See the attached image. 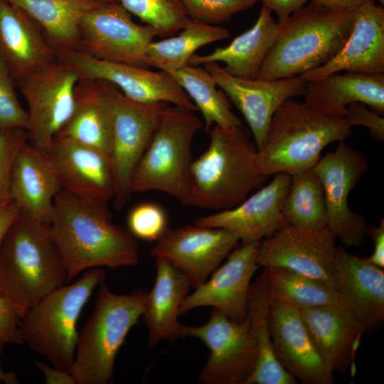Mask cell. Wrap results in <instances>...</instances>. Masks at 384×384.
Instances as JSON below:
<instances>
[{
	"label": "cell",
	"instance_id": "cell-38",
	"mask_svg": "<svg viewBox=\"0 0 384 384\" xmlns=\"http://www.w3.org/2000/svg\"><path fill=\"white\" fill-rule=\"evenodd\" d=\"M188 18L214 25L228 21L258 0H178Z\"/></svg>",
	"mask_w": 384,
	"mask_h": 384
},
{
	"label": "cell",
	"instance_id": "cell-4",
	"mask_svg": "<svg viewBox=\"0 0 384 384\" xmlns=\"http://www.w3.org/2000/svg\"><path fill=\"white\" fill-rule=\"evenodd\" d=\"M355 10L334 9L310 1L279 25L278 36L256 79L299 76L332 60L353 27Z\"/></svg>",
	"mask_w": 384,
	"mask_h": 384
},
{
	"label": "cell",
	"instance_id": "cell-41",
	"mask_svg": "<svg viewBox=\"0 0 384 384\" xmlns=\"http://www.w3.org/2000/svg\"><path fill=\"white\" fill-rule=\"evenodd\" d=\"M28 140L27 132L19 128L0 129V205L11 198V172L15 157Z\"/></svg>",
	"mask_w": 384,
	"mask_h": 384
},
{
	"label": "cell",
	"instance_id": "cell-49",
	"mask_svg": "<svg viewBox=\"0 0 384 384\" xmlns=\"http://www.w3.org/2000/svg\"><path fill=\"white\" fill-rule=\"evenodd\" d=\"M16 384L18 383V378L15 373L11 372H5L0 362V383Z\"/></svg>",
	"mask_w": 384,
	"mask_h": 384
},
{
	"label": "cell",
	"instance_id": "cell-47",
	"mask_svg": "<svg viewBox=\"0 0 384 384\" xmlns=\"http://www.w3.org/2000/svg\"><path fill=\"white\" fill-rule=\"evenodd\" d=\"M20 210L21 208L12 198L5 201L0 205V244Z\"/></svg>",
	"mask_w": 384,
	"mask_h": 384
},
{
	"label": "cell",
	"instance_id": "cell-46",
	"mask_svg": "<svg viewBox=\"0 0 384 384\" xmlns=\"http://www.w3.org/2000/svg\"><path fill=\"white\" fill-rule=\"evenodd\" d=\"M36 367L45 376L47 384H76L75 380L68 370H60L48 366L39 361H35Z\"/></svg>",
	"mask_w": 384,
	"mask_h": 384
},
{
	"label": "cell",
	"instance_id": "cell-28",
	"mask_svg": "<svg viewBox=\"0 0 384 384\" xmlns=\"http://www.w3.org/2000/svg\"><path fill=\"white\" fill-rule=\"evenodd\" d=\"M306 87L304 102L324 114L344 117L354 102L384 114V73H334L306 82Z\"/></svg>",
	"mask_w": 384,
	"mask_h": 384
},
{
	"label": "cell",
	"instance_id": "cell-27",
	"mask_svg": "<svg viewBox=\"0 0 384 384\" xmlns=\"http://www.w3.org/2000/svg\"><path fill=\"white\" fill-rule=\"evenodd\" d=\"M336 288L366 330L384 319V271L366 258L336 247Z\"/></svg>",
	"mask_w": 384,
	"mask_h": 384
},
{
	"label": "cell",
	"instance_id": "cell-11",
	"mask_svg": "<svg viewBox=\"0 0 384 384\" xmlns=\"http://www.w3.org/2000/svg\"><path fill=\"white\" fill-rule=\"evenodd\" d=\"M181 337L200 339L210 351L198 379L203 384H242L255 368L257 351L248 317L236 323L213 308L206 324H181Z\"/></svg>",
	"mask_w": 384,
	"mask_h": 384
},
{
	"label": "cell",
	"instance_id": "cell-26",
	"mask_svg": "<svg viewBox=\"0 0 384 384\" xmlns=\"http://www.w3.org/2000/svg\"><path fill=\"white\" fill-rule=\"evenodd\" d=\"M112 126L109 82L79 80L75 87L72 114L54 138L88 145L110 155Z\"/></svg>",
	"mask_w": 384,
	"mask_h": 384
},
{
	"label": "cell",
	"instance_id": "cell-13",
	"mask_svg": "<svg viewBox=\"0 0 384 384\" xmlns=\"http://www.w3.org/2000/svg\"><path fill=\"white\" fill-rule=\"evenodd\" d=\"M367 169L364 154L344 141L314 166L324 187L327 228L346 246L361 245L370 230L364 216L352 211L348 203L350 192Z\"/></svg>",
	"mask_w": 384,
	"mask_h": 384
},
{
	"label": "cell",
	"instance_id": "cell-15",
	"mask_svg": "<svg viewBox=\"0 0 384 384\" xmlns=\"http://www.w3.org/2000/svg\"><path fill=\"white\" fill-rule=\"evenodd\" d=\"M230 230L186 225L167 228L151 249V255L166 260L183 272L191 287L197 288L238 245Z\"/></svg>",
	"mask_w": 384,
	"mask_h": 384
},
{
	"label": "cell",
	"instance_id": "cell-23",
	"mask_svg": "<svg viewBox=\"0 0 384 384\" xmlns=\"http://www.w3.org/2000/svg\"><path fill=\"white\" fill-rule=\"evenodd\" d=\"M0 60L16 83L57 60L41 27L7 0H0Z\"/></svg>",
	"mask_w": 384,
	"mask_h": 384
},
{
	"label": "cell",
	"instance_id": "cell-44",
	"mask_svg": "<svg viewBox=\"0 0 384 384\" xmlns=\"http://www.w3.org/2000/svg\"><path fill=\"white\" fill-rule=\"evenodd\" d=\"M262 5L274 11L279 24L284 22L293 13L303 8L309 0H258Z\"/></svg>",
	"mask_w": 384,
	"mask_h": 384
},
{
	"label": "cell",
	"instance_id": "cell-29",
	"mask_svg": "<svg viewBox=\"0 0 384 384\" xmlns=\"http://www.w3.org/2000/svg\"><path fill=\"white\" fill-rule=\"evenodd\" d=\"M279 25L272 11L262 5L253 26L225 47L216 48L207 55L193 54L188 65H203L207 63L223 62V68L230 75L247 80L256 79L267 54L279 33Z\"/></svg>",
	"mask_w": 384,
	"mask_h": 384
},
{
	"label": "cell",
	"instance_id": "cell-3",
	"mask_svg": "<svg viewBox=\"0 0 384 384\" xmlns=\"http://www.w3.org/2000/svg\"><path fill=\"white\" fill-rule=\"evenodd\" d=\"M208 149L192 161L189 205L224 210L242 202L268 178L260 170L257 150L243 125L209 130Z\"/></svg>",
	"mask_w": 384,
	"mask_h": 384
},
{
	"label": "cell",
	"instance_id": "cell-39",
	"mask_svg": "<svg viewBox=\"0 0 384 384\" xmlns=\"http://www.w3.org/2000/svg\"><path fill=\"white\" fill-rule=\"evenodd\" d=\"M129 231L134 237L156 241L167 228L164 210L154 203H143L134 207L127 218Z\"/></svg>",
	"mask_w": 384,
	"mask_h": 384
},
{
	"label": "cell",
	"instance_id": "cell-32",
	"mask_svg": "<svg viewBox=\"0 0 384 384\" xmlns=\"http://www.w3.org/2000/svg\"><path fill=\"white\" fill-rule=\"evenodd\" d=\"M23 10L41 27L53 48L78 49L79 24L101 0H7Z\"/></svg>",
	"mask_w": 384,
	"mask_h": 384
},
{
	"label": "cell",
	"instance_id": "cell-42",
	"mask_svg": "<svg viewBox=\"0 0 384 384\" xmlns=\"http://www.w3.org/2000/svg\"><path fill=\"white\" fill-rule=\"evenodd\" d=\"M344 119L351 127L357 125L366 127L375 140H384V118L373 110H369L365 104L358 102L350 103L346 107Z\"/></svg>",
	"mask_w": 384,
	"mask_h": 384
},
{
	"label": "cell",
	"instance_id": "cell-1",
	"mask_svg": "<svg viewBox=\"0 0 384 384\" xmlns=\"http://www.w3.org/2000/svg\"><path fill=\"white\" fill-rule=\"evenodd\" d=\"M48 225L65 265L68 284L91 268L139 262L134 237L113 222L107 203L85 201L60 188Z\"/></svg>",
	"mask_w": 384,
	"mask_h": 384
},
{
	"label": "cell",
	"instance_id": "cell-37",
	"mask_svg": "<svg viewBox=\"0 0 384 384\" xmlns=\"http://www.w3.org/2000/svg\"><path fill=\"white\" fill-rule=\"evenodd\" d=\"M131 14L154 28L157 36L171 37L189 18L178 0H117Z\"/></svg>",
	"mask_w": 384,
	"mask_h": 384
},
{
	"label": "cell",
	"instance_id": "cell-5",
	"mask_svg": "<svg viewBox=\"0 0 384 384\" xmlns=\"http://www.w3.org/2000/svg\"><path fill=\"white\" fill-rule=\"evenodd\" d=\"M351 134L344 117L324 114L289 98L272 115L257 153V164L267 176L281 172L292 176L313 168L326 146Z\"/></svg>",
	"mask_w": 384,
	"mask_h": 384
},
{
	"label": "cell",
	"instance_id": "cell-31",
	"mask_svg": "<svg viewBox=\"0 0 384 384\" xmlns=\"http://www.w3.org/2000/svg\"><path fill=\"white\" fill-rule=\"evenodd\" d=\"M270 297L267 272L250 284L247 304L250 332L257 351L252 373L242 384H297V380L277 360L269 323Z\"/></svg>",
	"mask_w": 384,
	"mask_h": 384
},
{
	"label": "cell",
	"instance_id": "cell-45",
	"mask_svg": "<svg viewBox=\"0 0 384 384\" xmlns=\"http://www.w3.org/2000/svg\"><path fill=\"white\" fill-rule=\"evenodd\" d=\"M373 240L374 248L372 255L366 259L375 266L384 267V220L382 219L377 228L370 229L368 234Z\"/></svg>",
	"mask_w": 384,
	"mask_h": 384
},
{
	"label": "cell",
	"instance_id": "cell-8",
	"mask_svg": "<svg viewBox=\"0 0 384 384\" xmlns=\"http://www.w3.org/2000/svg\"><path fill=\"white\" fill-rule=\"evenodd\" d=\"M203 127L193 111L166 105L154 137L137 164L131 191H158L189 205L191 146Z\"/></svg>",
	"mask_w": 384,
	"mask_h": 384
},
{
	"label": "cell",
	"instance_id": "cell-36",
	"mask_svg": "<svg viewBox=\"0 0 384 384\" xmlns=\"http://www.w3.org/2000/svg\"><path fill=\"white\" fill-rule=\"evenodd\" d=\"M282 214L288 225L307 230L327 227V211L321 181L313 168L292 176Z\"/></svg>",
	"mask_w": 384,
	"mask_h": 384
},
{
	"label": "cell",
	"instance_id": "cell-51",
	"mask_svg": "<svg viewBox=\"0 0 384 384\" xmlns=\"http://www.w3.org/2000/svg\"><path fill=\"white\" fill-rule=\"evenodd\" d=\"M379 1L382 4H383L384 0H379Z\"/></svg>",
	"mask_w": 384,
	"mask_h": 384
},
{
	"label": "cell",
	"instance_id": "cell-2",
	"mask_svg": "<svg viewBox=\"0 0 384 384\" xmlns=\"http://www.w3.org/2000/svg\"><path fill=\"white\" fill-rule=\"evenodd\" d=\"M67 282L50 227L21 210L0 244V290L21 319Z\"/></svg>",
	"mask_w": 384,
	"mask_h": 384
},
{
	"label": "cell",
	"instance_id": "cell-48",
	"mask_svg": "<svg viewBox=\"0 0 384 384\" xmlns=\"http://www.w3.org/2000/svg\"><path fill=\"white\" fill-rule=\"evenodd\" d=\"M321 6L339 10H356L370 0H311Z\"/></svg>",
	"mask_w": 384,
	"mask_h": 384
},
{
	"label": "cell",
	"instance_id": "cell-9",
	"mask_svg": "<svg viewBox=\"0 0 384 384\" xmlns=\"http://www.w3.org/2000/svg\"><path fill=\"white\" fill-rule=\"evenodd\" d=\"M112 108L110 152L114 181L113 206L121 210L132 196L131 180L148 148L168 103H141L109 82Z\"/></svg>",
	"mask_w": 384,
	"mask_h": 384
},
{
	"label": "cell",
	"instance_id": "cell-21",
	"mask_svg": "<svg viewBox=\"0 0 384 384\" xmlns=\"http://www.w3.org/2000/svg\"><path fill=\"white\" fill-rule=\"evenodd\" d=\"M291 182L292 175L277 173L269 184L235 207L198 218L193 224L228 229L242 244L261 240L287 225L282 207Z\"/></svg>",
	"mask_w": 384,
	"mask_h": 384
},
{
	"label": "cell",
	"instance_id": "cell-7",
	"mask_svg": "<svg viewBox=\"0 0 384 384\" xmlns=\"http://www.w3.org/2000/svg\"><path fill=\"white\" fill-rule=\"evenodd\" d=\"M105 279L102 267L91 268L74 283L65 284L47 294L21 319L23 343L45 357L53 367L69 371L78 339L80 314Z\"/></svg>",
	"mask_w": 384,
	"mask_h": 384
},
{
	"label": "cell",
	"instance_id": "cell-19",
	"mask_svg": "<svg viewBox=\"0 0 384 384\" xmlns=\"http://www.w3.org/2000/svg\"><path fill=\"white\" fill-rule=\"evenodd\" d=\"M48 154L62 190L88 201L112 200L114 181L109 154L60 138L53 139Z\"/></svg>",
	"mask_w": 384,
	"mask_h": 384
},
{
	"label": "cell",
	"instance_id": "cell-35",
	"mask_svg": "<svg viewBox=\"0 0 384 384\" xmlns=\"http://www.w3.org/2000/svg\"><path fill=\"white\" fill-rule=\"evenodd\" d=\"M169 74L201 112L207 130L214 124L223 127L242 125L240 119L232 111L228 97L221 89H217L215 80L204 68L187 65Z\"/></svg>",
	"mask_w": 384,
	"mask_h": 384
},
{
	"label": "cell",
	"instance_id": "cell-6",
	"mask_svg": "<svg viewBox=\"0 0 384 384\" xmlns=\"http://www.w3.org/2000/svg\"><path fill=\"white\" fill-rule=\"evenodd\" d=\"M94 309L78 335L70 372L76 384H107L117 355L130 329L143 315L148 292L113 293L103 282Z\"/></svg>",
	"mask_w": 384,
	"mask_h": 384
},
{
	"label": "cell",
	"instance_id": "cell-10",
	"mask_svg": "<svg viewBox=\"0 0 384 384\" xmlns=\"http://www.w3.org/2000/svg\"><path fill=\"white\" fill-rule=\"evenodd\" d=\"M57 60L71 69L79 80H100L114 85L128 98L141 103L165 102L193 112L198 108L168 73L145 67L110 62L77 49L53 48Z\"/></svg>",
	"mask_w": 384,
	"mask_h": 384
},
{
	"label": "cell",
	"instance_id": "cell-16",
	"mask_svg": "<svg viewBox=\"0 0 384 384\" xmlns=\"http://www.w3.org/2000/svg\"><path fill=\"white\" fill-rule=\"evenodd\" d=\"M336 238L327 227L313 231L287 224L260 242L257 264L284 267L336 288Z\"/></svg>",
	"mask_w": 384,
	"mask_h": 384
},
{
	"label": "cell",
	"instance_id": "cell-50",
	"mask_svg": "<svg viewBox=\"0 0 384 384\" xmlns=\"http://www.w3.org/2000/svg\"><path fill=\"white\" fill-rule=\"evenodd\" d=\"M106 2H118L117 0H101Z\"/></svg>",
	"mask_w": 384,
	"mask_h": 384
},
{
	"label": "cell",
	"instance_id": "cell-30",
	"mask_svg": "<svg viewBox=\"0 0 384 384\" xmlns=\"http://www.w3.org/2000/svg\"><path fill=\"white\" fill-rule=\"evenodd\" d=\"M156 276L148 292L143 322L149 330V345L181 337L180 309L191 287L186 276L163 259L156 258Z\"/></svg>",
	"mask_w": 384,
	"mask_h": 384
},
{
	"label": "cell",
	"instance_id": "cell-12",
	"mask_svg": "<svg viewBox=\"0 0 384 384\" xmlns=\"http://www.w3.org/2000/svg\"><path fill=\"white\" fill-rule=\"evenodd\" d=\"M78 50L98 59L147 68L146 50L157 32L140 25L119 2H105L85 14Z\"/></svg>",
	"mask_w": 384,
	"mask_h": 384
},
{
	"label": "cell",
	"instance_id": "cell-14",
	"mask_svg": "<svg viewBox=\"0 0 384 384\" xmlns=\"http://www.w3.org/2000/svg\"><path fill=\"white\" fill-rule=\"evenodd\" d=\"M78 76L58 60L16 82L28 105V141L48 151L70 117Z\"/></svg>",
	"mask_w": 384,
	"mask_h": 384
},
{
	"label": "cell",
	"instance_id": "cell-25",
	"mask_svg": "<svg viewBox=\"0 0 384 384\" xmlns=\"http://www.w3.org/2000/svg\"><path fill=\"white\" fill-rule=\"evenodd\" d=\"M60 189L48 151L27 140L19 149L14 161L11 198L21 210L49 225L53 200Z\"/></svg>",
	"mask_w": 384,
	"mask_h": 384
},
{
	"label": "cell",
	"instance_id": "cell-20",
	"mask_svg": "<svg viewBox=\"0 0 384 384\" xmlns=\"http://www.w3.org/2000/svg\"><path fill=\"white\" fill-rule=\"evenodd\" d=\"M269 323L274 356L289 373L305 384L335 383L314 346L300 309L270 300Z\"/></svg>",
	"mask_w": 384,
	"mask_h": 384
},
{
	"label": "cell",
	"instance_id": "cell-43",
	"mask_svg": "<svg viewBox=\"0 0 384 384\" xmlns=\"http://www.w3.org/2000/svg\"><path fill=\"white\" fill-rule=\"evenodd\" d=\"M21 317L0 290V355L7 344L23 343L20 331Z\"/></svg>",
	"mask_w": 384,
	"mask_h": 384
},
{
	"label": "cell",
	"instance_id": "cell-17",
	"mask_svg": "<svg viewBox=\"0 0 384 384\" xmlns=\"http://www.w3.org/2000/svg\"><path fill=\"white\" fill-rule=\"evenodd\" d=\"M203 65L243 114L257 151L265 143L271 119L279 107L287 99L306 92V82L299 76L272 80H247L230 75L218 63Z\"/></svg>",
	"mask_w": 384,
	"mask_h": 384
},
{
	"label": "cell",
	"instance_id": "cell-24",
	"mask_svg": "<svg viewBox=\"0 0 384 384\" xmlns=\"http://www.w3.org/2000/svg\"><path fill=\"white\" fill-rule=\"evenodd\" d=\"M321 358L332 372L346 373L354 363L365 326L348 309L321 306L301 310Z\"/></svg>",
	"mask_w": 384,
	"mask_h": 384
},
{
	"label": "cell",
	"instance_id": "cell-33",
	"mask_svg": "<svg viewBox=\"0 0 384 384\" xmlns=\"http://www.w3.org/2000/svg\"><path fill=\"white\" fill-rule=\"evenodd\" d=\"M179 35L151 41L146 50L145 65L171 73L186 65L201 47L228 38L225 28L189 18Z\"/></svg>",
	"mask_w": 384,
	"mask_h": 384
},
{
	"label": "cell",
	"instance_id": "cell-22",
	"mask_svg": "<svg viewBox=\"0 0 384 384\" xmlns=\"http://www.w3.org/2000/svg\"><path fill=\"white\" fill-rule=\"evenodd\" d=\"M341 71L384 73V9L375 0L355 10L352 31L340 52L325 65L299 77L308 82Z\"/></svg>",
	"mask_w": 384,
	"mask_h": 384
},
{
	"label": "cell",
	"instance_id": "cell-18",
	"mask_svg": "<svg viewBox=\"0 0 384 384\" xmlns=\"http://www.w3.org/2000/svg\"><path fill=\"white\" fill-rule=\"evenodd\" d=\"M261 240L242 244L228 256L208 280L187 295L180 309V315L202 306H211L236 323L247 318V297L250 280L260 267L257 261Z\"/></svg>",
	"mask_w": 384,
	"mask_h": 384
},
{
	"label": "cell",
	"instance_id": "cell-34",
	"mask_svg": "<svg viewBox=\"0 0 384 384\" xmlns=\"http://www.w3.org/2000/svg\"><path fill=\"white\" fill-rule=\"evenodd\" d=\"M265 270L270 301L286 303L300 310L321 306L349 309L337 289L322 281L284 267Z\"/></svg>",
	"mask_w": 384,
	"mask_h": 384
},
{
	"label": "cell",
	"instance_id": "cell-40",
	"mask_svg": "<svg viewBox=\"0 0 384 384\" xmlns=\"http://www.w3.org/2000/svg\"><path fill=\"white\" fill-rule=\"evenodd\" d=\"M14 80L0 60V129L19 128L27 130L28 115L21 105Z\"/></svg>",
	"mask_w": 384,
	"mask_h": 384
}]
</instances>
